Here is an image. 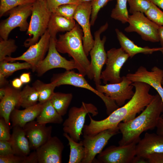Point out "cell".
<instances>
[{
    "label": "cell",
    "instance_id": "obj_1",
    "mask_svg": "<svg viewBox=\"0 0 163 163\" xmlns=\"http://www.w3.org/2000/svg\"><path fill=\"white\" fill-rule=\"evenodd\" d=\"M132 84L135 88L133 96L127 103L114 110L107 117L96 120L88 114L90 123L88 125H84L83 135L92 136L105 130L117 127L121 121L126 122L131 120L137 114L143 110L155 97L149 93L151 86L140 82H134Z\"/></svg>",
    "mask_w": 163,
    "mask_h": 163
},
{
    "label": "cell",
    "instance_id": "obj_2",
    "mask_svg": "<svg viewBox=\"0 0 163 163\" xmlns=\"http://www.w3.org/2000/svg\"><path fill=\"white\" fill-rule=\"evenodd\" d=\"M162 113H163V102L157 93L139 116L118 124L119 130L122 134V138L118 142L119 145H126L135 141L138 142L143 132L156 127Z\"/></svg>",
    "mask_w": 163,
    "mask_h": 163
},
{
    "label": "cell",
    "instance_id": "obj_3",
    "mask_svg": "<svg viewBox=\"0 0 163 163\" xmlns=\"http://www.w3.org/2000/svg\"><path fill=\"white\" fill-rule=\"evenodd\" d=\"M78 24L71 30L59 35L56 40V47L62 53H67L72 58L79 73L90 79H93L91 62L85 51L83 44V33Z\"/></svg>",
    "mask_w": 163,
    "mask_h": 163
},
{
    "label": "cell",
    "instance_id": "obj_4",
    "mask_svg": "<svg viewBox=\"0 0 163 163\" xmlns=\"http://www.w3.org/2000/svg\"><path fill=\"white\" fill-rule=\"evenodd\" d=\"M51 13L46 0H36L33 4L31 19L27 34L30 37L24 42L26 47L37 43L47 30Z\"/></svg>",
    "mask_w": 163,
    "mask_h": 163
},
{
    "label": "cell",
    "instance_id": "obj_5",
    "mask_svg": "<svg viewBox=\"0 0 163 163\" xmlns=\"http://www.w3.org/2000/svg\"><path fill=\"white\" fill-rule=\"evenodd\" d=\"M91 113L92 116L98 114L97 107L91 103L82 102L79 107H73L69 109L68 117L63 124V129L75 141L80 140L87 114Z\"/></svg>",
    "mask_w": 163,
    "mask_h": 163
},
{
    "label": "cell",
    "instance_id": "obj_6",
    "mask_svg": "<svg viewBox=\"0 0 163 163\" xmlns=\"http://www.w3.org/2000/svg\"><path fill=\"white\" fill-rule=\"evenodd\" d=\"M51 82L54 83L56 87L62 85H69L84 88L92 91L104 101L108 115L119 107L113 100L91 86L86 80L84 76L79 73H76L71 70H66L63 73L55 74L51 79Z\"/></svg>",
    "mask_w": 163,
    "mask_h": 163
},
{
    "label": "cell",
    "instance_id": "obj_7",
    "mask_svg": "<svg viewBox=\"0 0 163 163\" xmlns=\"http://www.w3.org/2000/svg\"><path fill=\"white\" fill-rule=\"evenodd\" d=\"M33 3L18 5L8 11L9 16L0 24V38L8 39L11 32L17 27L21 31L27 30L29 26L27 19L31 15Z\"/></svg>",
    "mask_w": 163,
    "mask_h": 163
},
{
    "label": "cell",
    "instance_id": "obj_8",
    "mask_svg": "<svg viewBox=\"0 0 163 163\" xmlns=\"http://www.w3.org/2000/svg\"><path fill=\"white\" fill-rule=\"evenodd\" d=\"M108 27V24L106 23L95 32L94 45L89 52L91 58V69L94 75L93 79L96 85L101 84L100 77L102 70L107 62V53L104 49L107 38L104 36L101 39V35Z\"/></svg>",
    "mask_w": 163,
    "mask_h": 163
},
{
    "label": "cell",
    "instance_id": "obj_9",
    "mask_svg": "<svg viewBox=\"0 0 163 163\" xmlns=\"http://www.w3.org/2000/svg\"><path fill=\"white\" fill-rule=\"evenodd\" d=\"M107 53L106 68L102 72L101 79L105 84L108 82L110 84L119 82L122 80V77L120 76L121 69L129 56L121 47L111 48Z\"/></svg>",
    "mask_w": 163,
    "mask_h": 163
},
{
    "label": "cell",
    "instance_id": "obj_10",
    "mask_svg": "<svg viewBox=\"0 0 163 163\" xmlns=\"http://www.w3.org/2000/svg\"><path fill=\"white\" fill-rule=\"evenodd\" d=\"M129 24L124 30L127 33L135 32L146 41L155 43L159 42V26L145 16L144 13L136 12L129 16Z\"/></svg>",
    "mask_w": 163,
    "mask_h": 163
},
{
    "label": "cell",
    "instance_id": "obj_11",
    "mask_svg": "<svg viewBox=\"0 0 163 163\" xmlns=\"http://www.w3.org/2000/svg\"><path fill=\"white\" fill-rule=\"evenodd\" d=\"M119 133L118 126L102 131L92 136H83L82 140L85 155L82 163H91L95 156L100 153L110 139Z\"/></svg>",
    "mask_w": 163,
    "mask_h": 163
},
{
    "label": "cell",
    "instance_id": "obj_12",
    "mask_svg": "<svg viewBox=\"0 0 163 163\" xmlns=\"http://www.w3.org/2000/svg\"><path fill=\"white\" fill-rule=\"evenodd\" d=\"M56 40L50 37L47 55L36 67L35 72L39 77L55 68H63L66 70L77 69V66L73 59L68 60L59 54L56 47Z\"/></svg>",
    "mask_w": 163,
    "mask_h": 163
},
{
    "label": "cell",
    "instance_id": "obj_13",
    "mask_svg": "<svg viewBox=\"0 0 163 163\" xmlns=\"http://www.w3.org/2000/svg\"><path fill=\"white\" fill-rule=\"evenodd\" d=\"M138 142L117 146L111 145L102 151L96 160L93 162L99 163H132L136 156V147Z\"/></svg>",
    "mask_w": 163,
    "mask_h": 163
},
{
    "label": "cell",
    "instance_id": "obj_14",
    "mask_svg": "<svg viewBox=\"0 0 163 163\" xmlns=\"http://www.w3.org/2000/svg\"><path fill=\"white\" fill-rule=\"evenodd\" d=\"M133 83L126 76H123L122 80L119 82L96 85V89L113 100L119 107H121L134 94Z\"/></svg>",
    "mask_w": 163,
    "mask_h": 163
},
{
    "label": "cell",
    "instance_id": "obj_15",
    "mask_svg": "<svg viewBox=\"0 0 163 163\" xmlns=\"http://www.w3.org/2000/svg\"><path fill=\"white\" fill-rule=\"evenodd\" d=\"M50 39V36L47 30L40 40L29 47L22 55L15 57H6L4 61L11 62L17 60L24 61L31 65L32 71L34 72L37 66L44 58L48 51Z\"/></svg>",
    "mask_w": 163,
    "mask_h": 163
},
{
    "label": "cell",
    "instance_id": "obj_16",
    "mask_svg": "<svg viewBox=\"0 0 163 163\" xmlns=\"http://www.w3.org/2000/svg\"><path fill=\"white\" fill-rule=\"evenodd\" d=\"M91 2H82L78 5L74 17V19L77 21L82 28L83 33V46L87 56L94 43V39L91 30Z\"/></svg>",
    "mask_w": 163,
    "mask_h": 163
},
{
    "label": "cell",
    "instance_id": "obj_17",
    "mask_svg": "<svg viewBox=\"0 0 163 163\" xmlns=\"http://www.w3.org/2000/svg\"><path fill=\"white\" fill-rule=\"evenodd\" d=\"M163 69L155 66L149 71L143 66H140L134 73L127 74L126 76L133 82H145L154 88L157 92L163 102V87L161 80Z\"/></svg>",
    "mask_w": 163,
    "mask_h": 163
},
{
    "label": "cell",
    "instance_id": "obj_18",
    "mask_svg": "<svg viewBox=\"0 0 163 163\" xmlns=\"http://www.w3.org/2000/svg\"><path fill=\"white\" fill-rule=\"evenodd\" d=\"M64 146L56 136L51 137L36 150L39 163H61Z\"/></svg>",
    "mask_w": 163,
    "mask_h": 163
},
{
    "label": "cell",
    "instance_id": "obj_19",
    "mask_svg": "<svg viewBox=\"0 0 163 163\" xmlns=\"http://www.w3.org/2000/svg\"><path fill=\"white\" fill-rule=\"evenodd\" d=\"M29 141L31 149L36 150L51 137L52 127L39 123L34 120L26 124L23 127Z\"/></svg>",
    "mask_w": 163,
    "mask_h": 163
},
{
    "label": "cell",
    "instance_id": "obj_20",
    "mask_svg": "<svg viewBox=\"0 0 163 163\" xmlns=\"http://www.w3.org/2000/svg\"><path fill=\"white\" fill-rule=\"evenodd\" d=\"M163 152V135L146 133L136 147V156L146 158L151 154Z\"/></svg>",
    "mask_w": 163,
    "mask_h": 163
},
{
    "label": "cell",
    "instance_id": "obj_21",
    "mask_svg": "<svg viewBox=\"0 0 163 163\" xmlns=\"http://www.w3.org/2000/svg\"><path fill=\"white\" fill-rule=\"evenodd\" d=\"M45 103L39 102L23 110L15 108L10 116L12 127L23 128L27 123L34 120L40 113Z\"/></svg>",
    "mask_w": 163,
    "mask_h": 163
},
{
    "label": "cell",
    "instance_id": "obj_22",
    "mask_svg": "<svg viewBox=\"0 0 163 163\" xmlns=\"http://www.w3.org/2000/svg\"><path fill=\"white\" fill-rule=\"evenodd\" d=\"M6 88V94L0 102V115L9 125L11 112L16 107H19L21 91L13 87Z\"/></svg>",
    "mask_w": 163,
    "mask_h": 163
},
{
    "label": "cell",
    "instance_id": "obj_23",
    "mask_svg": "<svg viewBox=\"0 0 163 163\" xmlns=\"http://www.w3.org/2000/svg\"><path fill=\"white\" fill-rule=\"evenodd\" d=\"M116 33L119 43L123 50L132 58L137 54H151L157 51L163 54V47L151 48L148 46L142 47L135 44L118 29H116Z\"/></svg>",
    "mask_w": 163,
    "mask_h": 163
},
{
    "label": "cell",
    "instance_id": "obj_24",
    "mask_svg": "<svg viewBox=\"0 0 163 163\" xmlns=\"http://www.w3.org/2000/svg\"><path fill=\"white\" fill-rule=\"evenodd\" d=\"M23 127H13L10 142L14 154L25 156L30 153V148L28 140Z\"/></svg>",
    "mask_w": 163,
    "mask_h": 163
},
{
    "label": "cell",
    "instance_id": "obj_25",
    "mask_svg": "<svg viewBox=\"0 0 163 163\" xmlns=\"http://www.w3.org/2000/svg\"><path fill=\"white\" fill-rule=\"evenodd\" d=\"M76 24L74 19H69L55 13H51L47 30L50 37L56 39V35L58 32L70 31Z\"/></svg>",
    "mask_w": 163,
    "mask_h": 163
},
{
    "label": "cell",
    "instance_id": "obj_26",
    "mask_svg": "<svg viewBox=\"0 0 163 163\" xmlns=\"http://www.w3.org/2000/svg\"><path fill=\"white\" fill-rule=\"evenodd\" d=\"M36 121L41 124H60L62 123L63 119L62 116L55 108L50 100L45 103L40 113L37 118Z\"/></svg>",
    "mask_w": 163,
    "mask_h": 163
},
{
    "label": "cell",
    "instance_id": "obj_27",
    "mask_svg": "<svg viewBox=\"0 0 163 163\" xmlns=\"http://www.w3.org/2000/svg\"><path fill=\"white\" fill-rule=\"evenodd\" d=\"M63 136L68 140L70 146V153L69 163H82L85 155V149L82 140L79 142L75 141L65 133Z\"/></svg>",
    "mask_w": 163,
    "mask_h": 163
},
{
    "label": "cell",
    "instance_id": "obj_28",
    "mask_svg": "<svg viewBox=\"0 0 163 163\" xmlns=\"http://www.w3.org/2000/svg\"><path fill=\"white\" fill-rule=\"evenodd\" d=\"M72 98L71 93L55 92L50 101L58 113L63 116L66 114Z\"/></svg>",
    "mask_w": 163,
    "mask_h": 163
},
{
    "label": "cell",
    "instance_id": "obj_29",
    "mask_svg": "<svg viewBox=\"0 0 163 163\" xmlns=\"http://www.w3.org/2000/svg\"><path fill=\"white\" fill-rule=\"evenodd\" d=\"M39 100V94L33 86L27 85L21 91L19 107L26 108L37 104Z\"/></svg>",
    "mask_w": 163,
    "mask_h": 163
},
{
    "label": "cell",
    "instance_id": "obj_30",
    "mask_svg": "<svg viewBox=\"0 0 163 163\" xmlns=\"http://www.w3.org/2000/svg\"><path fill=\"white\" fill-rule=\"evenodd\" d=\"M39 94V102L44 103L50 100L53 96L56 87L54 83L51 82L46 83L39 80H37L32 84Z\"/></svg>",
    "mask_w": 163,
    "mask_h": 163
},
{
    "label": "cell",
    "instance_id": "obj_31",
    "mask_svg": "<svg viewBox=\"0 0 163 163\" xmlns=\"http://www.w3.org/2000/svg\"><path fill=\"white\" fill-rule=\"evenodd\" d=\"M31 69V65L26 62H10L3 61L0 62V73L6 77L11 75L17 71Z\"/></svg>",
    "mask_w": 163,
    "mask_h": 163
},
{
    "label": "cell",
    "instance_id": "obj_32",
    "mask_svg": "<svg viewBox=\"0 0 163 163\" xmlns=\"http://www.w3.org/2000/svg\"><path fill=\"white\" fill-rule=\"evenodd\" d=\"M127 0H117L115 7L113 9L110 15L113 19L123 24L127 22L129 17L127 8Z\"/></svg>",
    "mask_w": 163,
    "mask_h": 163
},
{
    "label": "cell",
    "instance_id": "obj_33",
    "mask_svg": "<svg viewBox=\"0 0 163 163\" xmlns=\"http://www.w3.org/2000/svg\"><path fill=\"white\" fill-rule=\"evenodd\" d=\"M18 47L14 40L10 39L3 40L0 38V62L4 60L6 57H11Z\"/></svg>",
    "mask_w": 163,
    "mask_h": 163
},
{
    "label": "cell",
    "instance_id": "obj_34",
    "mask_svg": "<svg viewBox=\"0 0 163 163\" xmlns=\"http://www.w3.org/2000/svg\"><path fill=\"white\" fill-rule=\"evenodd\" d=\"M36 0H0V17L18 5L34 3Z\"/></svg>",
    "mask_w": 163,
    "mask_h": 163
},
{
    "label": "cell",
    "instance_id": "obj_35",
    "mask_svg": "<svg viewBox=\"0 0 163 163\" xmlns=\"http://www.w3.org/2000/svg\"><path fill=\"white\" fill-rule=\"evenodd\" d=\"M127 0L129 7V11L131 14L138 12L145 14L152 4L149 0Z\"/></svg>",
    "mask_w": 163,
    "mask_h": 163
},
{
    "label": "cell",
    "instance_id": "obj_36",
    "mask_svg": "<svg viewBox=\"0 0 163 163\" xmlns=\"http://www.w3.org/2000/svg\"><path fill=\"white\" fill-rule=\"evenodd\" d=\"M146 17L159 26L163 25V11L152 3L149 9L145 13Z\"/></svg>",
    "mask_w": 163,
    "mask_h": 163
},
{
    "label": "cell",
    "instance_id": "obj_37",
    "mask_svg": "<svg viewBox=\"0 0 163 163\" xmlns=\"http://www.w3.org/2000/svg\"><path fill=\"white\" fill-rule=\"evenodd\" d=\"M79 4H68L61 5L56 9L54 13L67 18L73 19Z\"/></svg>",
    "mask_w": 163,
    "mask_h": 163
},
{
    "label": "cell",
    "instance_id": "obj_38",
    "mask_svg": "<svg viewBox=\"0 0 163 163\" xmlns=\"http://www.w3.org/2000/svg\"><path fill=\"white\" fill-rule=\"evenodd\" d=\"M112 0H92L91 2V13L90 18L91 26H93L100 10L110 1Z\"/></svg>",
    "mask_w": 163,
    "mask_h": 163
},
{
    "label": "cell",
    "instance_id": "obj_39",
    "mask_svg": "<svg viewBox=\"0 0 163 163\" xmlns=\"http://www.w3.org/2000/svg\"><path fill=\"white\" fill-rule=\"evenodd\" d=\"M47 7L51 13H54L59 6L68 4H79L82 2L80 0H46Z\"/></svg>",
    "mask_w": 163,
    "mask_h": 163
},
{
    "label": "cell",
    "instance_id": "obj_40",
    "mask_svg": "<svg viewBox=\"0 0 163 163\" xmlns=\"http://www.w3.org/2000/svg\"><path fill=\"white\" fill-rule=\"evenodd\" d=\"M11 134L10 132L9 125L4 119L0 117V140H9Z\"/></svg>",
    "mask_w": 163,
    "mask_h": 163
},
{
    "label": "cell",
    "instance_id": "obj_41",
    "mask_svg": "<svg viewBox=\"0 0 163 163\" xmlns=\"http://www.w3.org/2000/svg\"><path fill=\"white\" fill-rule=\"evenodd\" d=\"M24 156L11 154L0 156V163H23Z\"/></svg>",
    "mask_w": 163,
    "mask_h": 163
},
{
    "label": "cell",
    "instance_id": "obj_42",
    "mask_svg": "<svg viewBox=\"0 0 163 163\" xmlns=\"http://www.w3.org/2000/svg\"><path fill=\"white\" fill-rule=\"evenodd\" d=\"M14 154L9 140H0V156H5Z\"/></svg>",
    "mask_w": 163,
    "mask_h": 163
},
{
    "label": "cell",
    "instance_id": "obj_43",
    "mask_svg": "<svg viewBox=\"0 0 163 163\" xmlns=\"http://www.w3.org/2000/svg\"><path fill=\"white\" fill-rule=\"evenodd\" d=\"M148 163H163V152L150 154L146 158Z\"/></svg>",
    "mask_w": 163,
    "mask_h": 163
},
{
    "label": "cell",
    "instance_id": "obj_44",
    "mask_svg": "<svg viewBox=\"0 0 163 163\" xmlns=\"http://www.w3.org/2000/svg\"><path fill=\"white\" fill-rule=\"evenodd\" d=\"M38 163V159L36 151L30 152L28 155L24 156L23 163Z\"/></svg>",
    "mask_w": 163,
    "mask_h": 163
},
{
    "label": "cell",
    "instance_id": "obj_45",
    "mask_svg": "<svg viewBox=\"0 0 163 163\" xmlns=\"http://www.w3.org/2000/svg\"><path fill=\"white\" fill-rule=\"evenodd\" d=\"M20 78L23 84L28 83L31 80L30 73V72L23 73L21 75Z\"/></svg>",
    "mask_w": 163,
    "mask_h": 163
},
{
    "label": "cell",
    "instance_id": "obj_46",
    "mask_svg": "<svg viewBox=\"0 0 163 163\" xmlns=\"http://www.w3.org/2000/svg\"><path fill=\"white\" fill-rule=\"evenodd\" d=\"M156 133L163 135V118L161 117L156 126Z\"/></svg>",
    "mask_w": 163,
    "mask_h": 163
},
{
    "label": "cell",
    "instance_id": "obj_47",
    "mask_svg": "<svg viewBox=\"0 0 163 163\" xmlns=\"http://www.w3.org/2000/svg\"><path fill=\"white\" fill-rule=\"evenodd\" d=\"M23 84L20 78H15L11 81L12 87L17 89H19L21 87Z\"/></svg>",
    "mask_w": 163,
    "mask_h": 163
},
{
    "label": "cell",
    "instance_id": "obj_48",
    "mask_svg": "<svg viewBox=\"0 0 163 163\" xmlns=\"http://www.w3.org/2000/svg\"><path fill=\"white\" fill-rule=\"evenodd\" d=\"M132 163H148V162L145 158L136 156L133 159Z\"/></svg>",
    "mask_w": 163,
    "mask_h": 163
},
{
    "label": "cell",
    "instance_id": "obj_49",
    "mask_svg": "<svg viewBox=\"0 0 163 163\" xmlns=\"http://www.w3.org/2000/svg\"><path fill=\"white\" fill-rule=\"evenodd\" d=\"M159 41L161 47H163V25L159 26L158 30Z\"/></svg>",
    "mask_w": 163,
    "mask_h": 163
},
{
    "label": "cell",
    "instance_id": "obj_50",
    "mask_svg": "<svg viewBox=\"0 0 163 163\" xmlns=\"http://www.w3.org/2000/svg\"><path fill=\"white\" fill-rule=\"evenodd\" d=\"M8 81L6 79V77L2 74L0 73V86L1 88L7 85Z\"/></svg>",
    "mask_w": 163,
    "mask_h": 163
},
{
    "label": "cell",
    "instance_id": "obj_51",
    "mask_svg": "<svg viewBox=\"0 0 163 163\" xmlns=\"http://www.w3.org/2000/svg\"><path fill=\"white\" fill-rule=\"evenodd\" d=\"M157 7L161 8L163 10V0H149Z\"/></svg>",
    "mask_w": 163,
    "mask_h": 163
},
{
    "label": "cell",
    "instance_id": "obj_52",
    "mask_svg": "<svg viewBox=\"0 0 163 163\" xmlns=\"http://www.w3.org/2000/svg\"><path fill=\"white\" fill-rule=\"evenodd\" d=\"M6 92V88L2 87L0 89V99L1 100L5 96Z\"/></svg>",
    "mask_w": 163,
    "mask_h": 163
},
{
    "label": "cell",
    "instance_id": "obj_53",
    "mask_svg": "<svg viewBox=\"0 0 163 163\" xmlns=\"http://www.w3.org/2000/svg\"><path fill=\"white\" fill-rule=\"evenodd\" d=\"M82 2H91L92 0H80Z\"/></svg>",
    "mask_w": 163,
    "mask_h": 163
},
{
    "label": "cell",
    "instance_id": "obj_54",
    "mask_svg": "<svg viewBox=\"0 0 163 163\" xmlns=\"http://www.w3.org/2000/svg\"><path fill=\"white\" fill-rule=\"evenodd\" d=\"M161 85H162V86H163V76L162 79V80H161Z\"/></svg>",
    "mask_w": 163,
    "mask_h": 163
},
{
    "label": "cell",
    "instance_id": "obj_55",
    "mask_svg": "<svg viewBox=\"0 0 163 163\" xmlns=\"http://www.w3.org/2000/svg\"><path fill=\"white\" fill-rule=\"evenodd\" d=\"M161 116L163 118V114H162L161 115Z\"/></svg>",
    "mask_w": 163,
    "mask_h": 163
},
{
    "label": "cell",
    "instance_id": "obj_56",
    "mask_svg": "<svg viewBox=\"0 0 163 163\" xmlns=\"http://www.w3.org/2000/svg\"></svg>",
    "mask_w": 163,
    "mask_h": 163
}]
</instances>
